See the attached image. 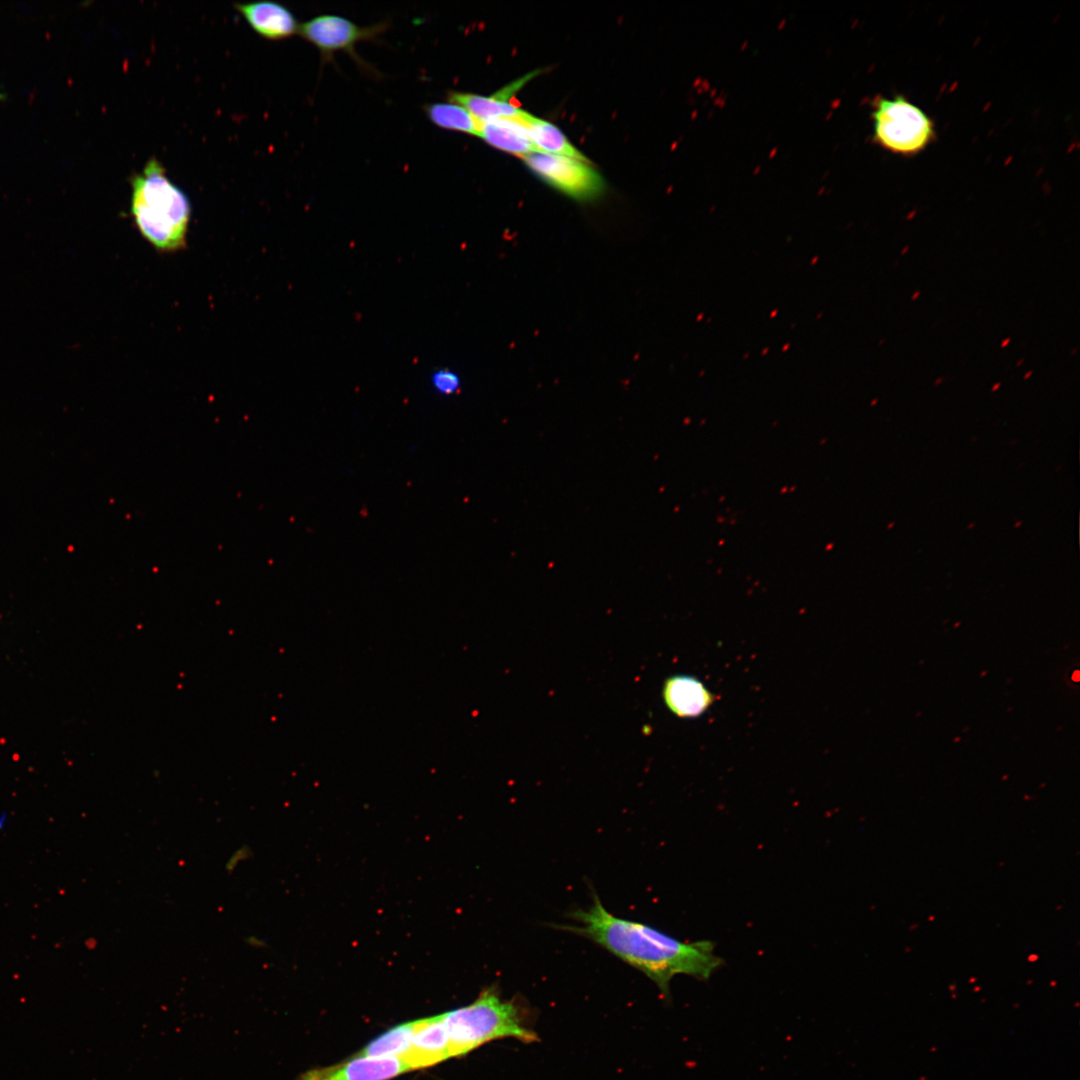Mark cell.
<instances>
[{"label": "cell", "mask_w": 1080, "mask_h": 1080, "mask_svg": "<svg viewBox=\"0 0 1080 1080\" xmlns=\"http://www.w3.org/2000/svg\"><path fill=\"white\" fill-rule=\"evenodd\" d=\"M385 23L359 26L338 15H319L299 25V34L329 61L336 52H347L360 62L355 52L356 44L375 39L385 30Z\"/></svg>", "instance_id": "cell-6"}, {"label": "cell", "mask_w": 1080, "mask_h": 1080, "mask_svg": "<svg viewBox=\"0 0 1080 1080\" xmlns=\"http://www.w3.org/2000/svg\"><path fill=\"white\" fill-rule=\"evenodd\" d=\"M523 158L543 180L578 200L594 198L603 189L601 176L588 162L542 152H534Z\"/></svg>", "instance_id": "cell-5"}, {"label": "cell", "mask_w": 1080, "mask_h": 1080, "mask_svg": "<svg viewBox=\"0 0 1080 1080\" xmlns=\"http://www.w3.org/2000/svg\"><path fill=\"white\" fill-rule=\"evenodd\" d=\"M1023 361H1024V360H1023V359H1021V360H1020V362H1018V363H1017L1016 365H1017V366H1019V365H1020V364H1021V363H1022Z\"/></svg>", "instance_id": "cell-23"}, {"label": "cell", "mask_w": 1080, "mask_h": 1080, "mask_svg": "<svg viewBox=\"0 0 1080 1080\" xmlns=\"http://www.w3.org/2000/svg\"><path fill=\"white\" fill-rule=\"evenodd\" d=\"M450 1057L448 1034L441 1015L415 1021L411 1044L400 1058L410 1071Z\"/></svg>", "instance_id": "cell-8"}, {"label": "cell", "mask_w": 1080, "mask_h": 1080, "mask_svg": "<svg viewBox=\"0 0 1080 1080\" xmlns=\"http://www.w3.org/2000/svg\"><path fill=\"white\" fill-rule=\"evenodd\" d=\"M451 1057L465 1055L481 1045L502 1038L523 1042L537 1040L528 1028L519 1007L504 1000L494 988H487L469 1005L441 1014Z\"/></svg>", "instance_id": "cell-3"}, {"label": "cell", "mask_w": 1080, "mask_h": 1080, "mask_svg": "<svg viewBox=\"0 0 1080 1080\" xmlns=\"http://www.w3.org/2000/svg\"><path fill=\"white\" fill-rule=\"evenodd\" d=\"M907 250H908V247H905V249H903L901 253L904 254V253H906Z\"/></svg>", "instance_id": "cell-22"}, {"label": "cell", "mask_w": 1080, "mask_h": 1080, "mask_svg": "<svg viewBox=\"0 0 1080 1080\" xmlns=\"http://www.w3.org/2000/svg\"><path fill=\"white\" fill-rule=\"evenodd\" d=\"M425 112L431 122L440 128L480 135L482 122L459 104L432 103L425 106Z\"/></svg>", "instance_id": "cell-14"}, {"label": "cell", "mask_w": 1080, "mask_h": 1080, "mask_svg": "<svg viewBox=\"0 0 1080 1080\" xmlns=\"http://www.w3.org/2000/svg\"><path fill=\"white\" fill-rule=\"evenodd\" d=\"M662 695L667 708L680 718L699 717L714 701L713 694L704 683L688 675L667 678Z\"/></svg>", "instance_id": "cell-9"}, {"label": "cell", "mask_w": 1080, "mask_h": 1080, "mask_svg": "<svg viewBox=\"0 0 1080 1080\" xmlns=\"http://www.w3.org/2000/svg\"><path fill=\"white\" fill-rule=\"evenodd\" d=\"M431 385L438 394L450 396L459 390L461 381L455 372L441 368L431 376Z\"/></svg>", "instance_id": "cell-16"}, {"label": "cell", "mask_w": 1080, "mask_h": 1080, "mask_svg": "<svg viewBox=\"0 0 1080 1080\" xmlns=\"http://www.w3.org/2000/svg\"><path fill=\"white\" fill-rule=\"evenodd\" d=\"M450 102L456 103L467 109L481 122L499 118H515L523 113L518 107L497 93L491 96H483L474 93L451 91L448 94Z\"/></svg>", "instance_id": "cell-13"}, {"label": "cell", "mask_w": 1080, "mask_h": 1080, "mask_svg": "<svg viewBox=\"0 0 1080 1080\" xmlns=\"http://www.w3.org/2000/svg\"><path fill=\"white\" fill-rule=\"evenodd\" d=\"M576 924L555 925L585 937L653 980L662 993L669 992L678 974L708 979L723 963L711 941L683 942L649 925L610 913L596 893L586 908L572 911Z\"/></svg>", "instance_id": "cell-1"}, {"label": "cell", "mask_w": 1080, "mask_h": 1080, "mask_svg": "<svg viewBox=\"0 0 1080 1080\" xmlns=\"http://www.w3.org/2000/svg\"><path fill=\"white\" fill-rule=\"evenodd\" d=\"M131 215L144 237L161 252L185 247L191 218L187 194L174 184L156 158L131 178Z\"/></svg>", "instance_id": "cell-2"}, {"label": "cell", "mask_w": 1080, "mask_h": 1080, "mask_svg": "<svg viewBox=\"0 0 1080 1080\" xmlns=\"http://www.w3.org/2000/svg\"><path fill=\"white\" fill-rule=\"evenodd\" d=\"M999 386H1000V383H997V384H996V385H995V386H994V387L992 388V390L994 391V390H995V389H997V388H998Z\"/></svg>", "instance_id": "cell-21"}, {"label": "cell", "mask_w": 1080, "mask_h": 1080, "mask_svg": "<svg viewBox=\"0 0 1080 1080\" xmlns=\"http://www.w3.org/2000/svg\"><path fill=\"white\" fill-rule=\"evenodd\" d=\"M524 122L528 128L529 137L539 152L574 158L588 162L587 158L577 150L566 136L555 125L525 113Z\"/></svg>", "instance_id": "cell-12"}, {"label": "cell", "mask_w": 1080, "mask_h": 1080, "mask_svg": "<svg viewBox=\"0 0 1080 1080\" xmlns=\"http://www.w3.org/2000/svg\"><path fill=\"white\" fill-rule=\"evenodd\" d=\"M415 1021L396 1025L370 1041L357 1056L401 1058L408 1050Z\"/></svg>", "instance_id": "cell-15"}, {"label": "cell", "mask_w": 1080, "mask_h": 1080, "mask_svg": "<svg viewBox=\"0 0 1080 1080\" xmlns=\"http://www.w3.org/2000/svg\"><path fill=\"white\" fill-rule=\"evenodd\" d=\"M526 111L515 118H499L482 122L479 137L502 151L525 157L539 152L529 137L524 122Z\"/></svg>", "instance_id": "cell-11"}, {"label": "cell", "mask_w": 1080, "mask_h": 1080, "mask_svg": "<svg viewBox=\"0 0 1080 1080\" xmlns=\"http://www.w3.org/2000/svg\"><path fill=\"white\" fill-rule=\"evenodd\" d=\"M872 120L874 140L892 153L917 154L935 137L931 118L902 95L878 98Z\"/></svg>", "instance_id": "cell-4"}, {"label": "cell", "mask_w": 1080, "mask_h": 1080, "mask_svg": "<svg viewBox=\"0 0 1080 1080\" xmlns=\"http://www.w3.org/2000/svg\"><path fill=\"white\" fill-rule=\"evenodd\" d=\"M5 825H6V816H5V815H1V816H0V830H2V829L4 828V826H5Z\"/></svg>", "instance_id": "cell-17"}, {"label": "cell", "mask_w": 1080, "mask_h": 1080, "mask_svg": "<svg viewBox=\"0 0 1080 1080\" xmlns=\"http://www.w3.org/2000/svg\"><path fill=\"white\" fill-rule=\"evenodd\" d=\"M248 24L262 37L281 40L298 32L299 25L293 13L273 1L236 4Z\"/></svg>", "instance_id": "cell-10"}, {"label": "cell", "mask_w": 1080, "mask_h": 1080, "mask_svg": "<svg viewBox=\"0 0 1080 1080\" xmlns=\"http://www.w3.org/2000/svg\"><path fill=\"white\" fill-rule=\"evenodd\" d=\"M406 1071L410 1069L397 1057L355 1055L343 1063L308 1071L297 1080H389Z\"/></svg>", "instance_id": "cell-7"}, {"label": "cell", "mask_w": 1080, "mask_h": 1080, "mask_svg": "<svg viewBox=\"0 0 1080 1080\" xmlns=\"http://www.w3.org/2000/svg\"><path fill=\"white\" fill-rule=\"evenodd\" d=\"M1009 343H1010V338H1005V339H1004V340L1002 341V343H1001V345H1000V346H1001V348H1004V347L1008 346V345H1009Z\"/></svg>", "instance_id": "cell-18"}, {"label": "cell", "mask_w": 1080, "mask_h": 1080, "mask_svg": "<svg viewBox=\"0 0 1080 1080\" xmlns=\"http://www.w3.org/2000/svg\"><path fill=\"white\" fill-rule=\"evenodd\" d=\"M1032 373H1033V371H1032V370L1028 371V372H1027V373H1026V374L1024 375V379H1027V378H1029V377H1030V375H1032Z\"/></svg>", "instance_id": "cell-20"}, {"label": "cell", "mask_w": 1080, "mask_h": 1080, "mask_svg": "<svg viewBox=\"0 0 1080 1080\" xmlns=\"http://www.w3.org/2000/svg\"><path fill=\"white\" fill-rule=\"evenodd\" d=\"M918 295H920V291H916V292H915V293L913 294V296L911 297V299H912V300H915L916 298H918Z\"/></svg>", "instance_id": "cell-19"}]
</instances>
